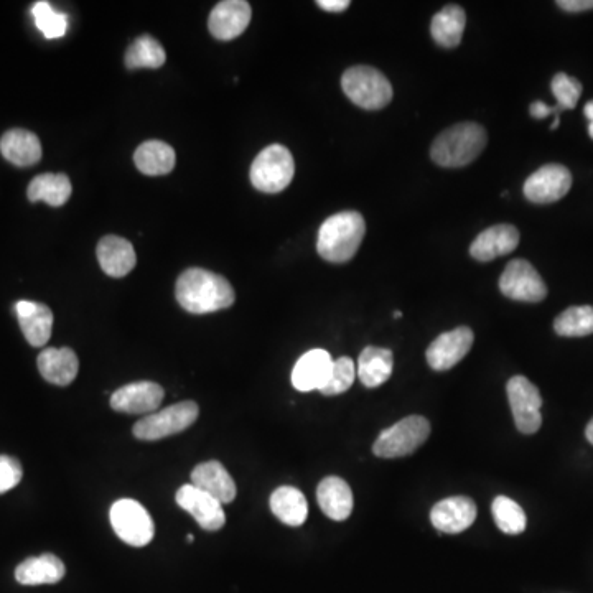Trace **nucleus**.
<instances>
[{
	"label": "nucleus",
	"instance_id": "obj_1",
	"mask_svg": "<svg viewBox=\"0 0 593 593\" xmlns=\"http://www.w3.org/2000/svg\"><path fill=\"white\" fill-rule=\"evenodd\" d=\"M175 297L183 310L195 315H205L229 309L236 300V292L226 277L200 267H192L178 277Z\"/></svg>",
	"mask_w": 593,
	"mask_h": 593
},
{
	"label": "nucleus",
	"instance_id": "obj_2",
	"mask_svg": "<svg viewBox=\"0 0 593 593\" xmlns=\"http://www.w3.org/2000/svg\"><path fill=\"white\" fill-rule=\"evenodd\" d=\"M366 234L365 218L358 211H341L325 220L318 231L317 251L333 264L348 262L358 253Z\"/></svg>",
	"mask_w": 593,
	"mask_h": 593
},
{
	"label": "nucleus",
	"instance_id": "obj_3",
	"mask_svg": "<svg viewBox=\"0 0 593 593\" xmlns=\"http://www.w3.org/2000/svg\"><path fill=\"white\" fill-rule=\"evenodd\" d=\"M488 136L477 122H460L445 129L430 149L435 164L447 169H458L472 164L485 150Z\"/></svg>",
	"mask_w": 593,
	"mask_h": 593
},
{
	"label": "nucleus",
	"instance_id": "obj_4",
	"mask_svg": "<svg viewBox=\"0 0 593 593\" xmlns=\"http://www.w3.org/2000/svg\"><path fill=\"white\" fill-rule=\"evenodd\" d=\"M341 88L351 103L366 111L386 108L393 99V86L373 66H353L341 76Z\"/></svg>",
	"mask_w": 593,
	"mask_h": 593
},
{
	"label": "nucleus",
	"instance_id": "obj_5",
	"mask_svg": "<svg viewBox=\"0 0 593 593\" xmlns=\"http://www.w3.org/2000/svg\"><path fill=\"white\" fill-rule=\"evenodd\" d=\"M295 175L294 157L281 144H272L259 152L251 165V183L259 192L281 193Z\"/></svg>",
	"mask_w": 593,
	"mask_h": 593
},
{
	"label": "nucleus",
	"instance_id": "obj_6",
	"mask_svg": "<svg viewBox=\"0 0 593 593\" xmlns=\"http://www.w3.org/2000/svg\"><path fill=\"white\" fill-rule=\"evenodd\" d=\"M430 424L425 417L409 416L383 430L374 442L373 452L376 457L401 458L421 449L429 439Z\"/></svg>",
	"mask_w": 593,
	"mask_h": 593
},
{
	"label": "nucleus",
	"instance_id": "obj_7",
	"mask_svg": "<svg viewBox=\"0 0 593 593\" xmlns=\"http://www.w3.org/2000/svg\"><path fill=\"white\" fill-rule=\"evenodd\" d=\"M200 407L197 402L185 401L165 407L164 411L154 412L134 425L132 434L144 442L165 439L170 435L182 434L183 430L197 422Z\"/></svg>",
	"mask_w": 593,
	"mask_h": 593
},
{
	"label": "nucleus",
	"instance_id": "obj_8",
	"mask_svg": "<svg viewBox=\"0 0 593 593\" xmlns=\"http://www.w3.org/2000/svg\"><path fill=\"white\" fill-rule=\"evenodd\" d=\"M114 533L132 547H144L154 539V521L149 511L136 500H119L109 513Z\"/></svg>",
	"mask_w": 593,
	"mask_h": 593
},
{
	"label": "nucleus",
	"instance_id": "obj_9",
	"mask_svg": "<svg viewBox=\"0 0 593 593\" xmlns=\"http://www.w3.org/2000/svg\"><path fill=\"white\" fill-rule=\"evenodd\" d=\"M514 424L521 434H536L541 429L542 397L539 389L524 376H514L506 386Z\"/></svg>",
	"mask_w": 593,
	"mask_h": 593
},
{
	"label": "nucleus",
	"instance_id": "obj_10",
	"mask_svg": "<svg viewBox=\"0 0 593 593\" xmlns=\"http://www.w3.org/2000/svg\"><path fill=\"white\" fill-rule=\"evenodd\" d=\"M501 294L518 302L537 304L547 297V287L531 262L514 259L500 277Z\"/></svg>",
	"mask_w": 593,
	"mask_h": 593
},
{
	"label": "nucleus",
	"instance_id": "obj_11",
	"mask_svg": "<svg viewBox=\"0 0 593 593\" xmlns=\"http://www.w3.org/2000/svg\"><path fill=\"white\" fill-rule=\"evenodd\" d=\"M572 187V173L561 164H547L524 183V197L537 205H547L564 198Z\"/></svg>",
	"mask_w": 593,
	"mask_h": 593
},
{
	"label": "nucleus",
	"instance_id": "obj_12",
	"mask_svg": "<svg viewBox=\"0 0 593 593\" xmlns=\"http://www.w3.org/2000/svg\"><path fill=\"white\" fill-rule=\"evenodd\" d=\"M175 501L183 511L192 514L201 529L215 533L225 526L226 514L220 501L215 500L213 496L201 491L192 483L183 485L177 491Z\"/></svg>",
	"mask_w": 593,
	"mask_h": 593
},
{
	"label": "nucleus",
	"instance_id": "obj_13",
	"mask_svg": "<svg viewBox=\"0 0 593 593\" xmlns=\"http://www.w3.org/2000/svg\"><path fill=\"white\" fill-rule=\"evenodd\" d=\"M473 341L472 328L458 327L452 332L442 333L427 348V363L435 371H449L468 355Z\"/></svg>",
	"mask_w": 593,
	"mask_h": 593
},
{
	"label": "nucleus",
	"instance_id": "obj_14",
	"mask_svg": "<svg viewBox=\"0 0 593 593\" xmlns=\"http://www.w3.org/2000/svg\"><path fill=\"white\" fill-rule=\"evenodd\" d=\"M165 391L160 384L139 381L117 389L111 396V407L122 414H154L164 401Z\"/></svg>",
	"mask_w": 593,
	"mask_h": 593
},
{
	"label": "nucleus",
	"instance_id": "obj_15",
	"mask_svg": "<svg viewBox=\"0 0 593 593\" xmlns=\"http://www.w3.org/2000/svg\"><path fill=\"white\" fill-rule=\"evenodd\" d=\"M253 17V9L246 0H225L216 5L208 19L211 35L228 42L238 38L248 29Z\"/></svg>",
	"mask_w": 593,
	"mask_h": 593
},
{
	"label": "nucleus",
	"instance_id": "obj_16",
	"mask_svg": "<svg viewBox=\"0 0 593 593\" xmlns=\"http://www.w3.org/2000/svg\"><path fill=\"white\" fill-rule=\"evenodd\" d=\"M477 505L467 496H452L442 500L430 511V521L435 529L445 534H460L477 519Z\"/></svg>",
	"mask_w": 593,
	"mask_h": 593
},
{
	"label": "nucleus",
	"instance_id": "obj_17",
	"mask_svg": "<svg viewBox=\"0 0 593 593\" xmlns=\"http://www.w3.org/2000/svg\"><path fill=\"white\" fill-rule=\"evenodd\" d=\"M333 360L330 353L325 350H310L295 363L292 371V384L297 391L310 393L320 391L323 384L327 383Z\"/></svg>",
	"mask_w": 593,
	"mask_h": 593
},
{
	"label": "nucleus",
	"instance_id": "obj_18",
	"mask_svg": "<svg viewBox=\"0 0 593 593\" xmlns=\"http://www.w3.org/2000/svg\"><path fill=\"white\" fill-rule=\"evenodd\" d=\"M96 256H98L101 269L108 276L116 277V279L127 276L137 264L134 246L127 239L114 236V234L104 236L99 241Z\"/></svg>",
	"mask_w": 593,
	"mask_h": 593
},
{
	"label": "nucleus",
	"instance_id": "obj_19",
	"mask_svg": "<svg viewBox=\"0 0 593 593\" xmlns=\"http://www.w3.org/2000/svg\"><path fill=\"white\" fill-rule=\"evenodd\" d=\"M518 244L519 231L513 225L491 226L478 234L470 246V254L480 262L493 261L496 257L513 253Z\"/></svg>",
	"mask_w": 593,
	"mask_h": 593
},
{
	"label": "nucleus",
	"instance_id": "obj_20",
	"mask_svg": "<svg viewBox=\"0 0 593 593\" xmlns=\"http://www.w3.org/2000/svg\"><path fill=\"white\" fill-rule=\"evenodd\" d=\"M20 328L30 345L35 348L45 346L52 337L53 313L45 304L20 300L15 304Z\"/></svg>",
	"mask_w": 593,
	"mask_h": 593
},
{
	"label": "nucleus",
	"instance_id": "obj_21",
	"mask_svg": "<svg viewBox=\"0 0 593 593\" xmlns=\"http://www.w3.org/2000/svg\"><path fill=\"white\" fill-rule=\"evenodd\" d=\"M192 485L213 496L221 505H228L238 495V488L223 463L210 460L200 463L192 472Z\"/></svg>",
	"mask_w": 593,
	"mask_h": 593
},
{
	"label": "nucleus",
	"instance_id": "obj_22",
	"mask_svg": "<svg viewBox=\"0 0 593 593\" xmlns=\"http://www.w3.org/2000/svg\"><path fill=\"white\" fill-rule=\"evenodd\" d=\"M38 371L55 386H68L80 371V361L71 348H47L38 355Z\"/></svg>",
	"mask_w": 593,
	"mask_h": 593
},
{
	"label": "nucleus",
	"instance_id": "obj_23",
	"mask_svg": "<svg viewBox=\"0 0 593 593\" xmlns=\"http://www.w3.org/2000/svg\"><path fill=\"white\" fill-rule=\"evenodd\" d=\"M0 152L17 167H32L42 159V144L27 129H10L0 139Z\"/></svg>",
	"mask_w": 593,
	"mask_h": 593
},
{
	"label": "nucleus",
	"instance_id": "obj_24",
	"mask_svg": "<svg viewBox=\"0 0 593 593\" xmlns=\"http://www.w3.org/2000/svg\"><path fill=\"white\" fill-rule=\"evenodd\" d=\"M317 501L323 513L333 521H345L353 511V493L345 480L327 477L317 488Z\"/></svg>",
	"mask_w": 593,
	"mask_h": 593
},
{
	"label": "nucleus",
	"instance_id": "obj_25",
	"mask_svg": "<svg viewBox=\"0 0 593 593\" xmlns=\"http://www.w3.org/2000/svg\"><path fill=\"white\" fill-rule=\"evenodd\" d=\"M65 574V564L53 554L30 557L20 562L15 569V579L22 585L58 584Z\"/></svg>",
	"mask_w": 593,
	"mask_h": 593
},
{
	"label": "nucleus",
	"instance_id": "obj_26",
	"mask_svg": "<svg viewBox=\"0 0 593 593\" xmlns=\"http://www.w3.org/2000/svg\"><path fill=\"white\" fill-rule=\"evenodd\" d=\"M393 351L378 346H368L361 351L358 360V378L366 388L374 389L383 386L393 374Z\"/></svg>",
	"mask_w": 593,
	"mask_h": 593
},
{
	"label": "nucleus",
	"instance_id": "obj_27",
	"mask_svg": "<svg viewBox=\"0 0 593 593\" xmlns=\"http://www.w3.org/2000/svg\"><path fill=\"white\" fill-rule=\"evenodd\" d=\"M467 25V14L458 5H445L439 14L434 15L430 33L440 47L455 48L460 45Z\"/></svg>",
	"mask_w": 593,
	"mask_h": 593
},
{
	"label": "nucleus",
	"instance_id": "obj_28",
	"mask_svg": "<svg viewBox=\"0 0 593 593\" xmlns=\"http://www.w3.org/2000/svg\"><path fill=\"white\" fill-rule=\"evenodd\" d=\"M137 169L149 177H162L175 169V150L162 141H147L134 154Z\"/></svg>",
	"mask_w": 593,
	"mask_h": 593
},
{
	"label": "nucleus",
	"instance_id": "obj_29",
	"mask_svg": "<svg viewBox=\"0 0 593 593\" xmlns=\"http://www.w3.org/2000/svg\"><path fill=\"white\" fill-rule=\"evenodd\" d=\"M271 509L277 519L292 528L302 526L309 516V505L304 493L294 486H281L271 496Z\"/></svg>",
	"mask_w": 593,
	"mask_h": 593
},
{
	"label": "nucleus",
	"instance_id": "obj_30",
	"mask_svg": "<svg viewBox=\"0 0 593 593\" xmlns=\"http://www.w3.org/2000/svg\"><path fill=\"white\" fill-rule=\"evenodd\" d=\"M71 192L73 187L65 173H43L30 182L27 197L32 203L45 201L50 206H63L70 200Z\"/></svg>",
	"mask_w": 593,
	"mask_h": 593
},
{
	"label": "nucleus",
	"instance_id": "obj_31",
	"mask_svg": "<svg viewBox=\"0 0 593 593\" xmlns=\"http://www.w3.org/2000/svg\"><path fill=\"white\" fill-rule=\"evenodd\" d=\"M165 60H167V53L164 47L150 35L137 37L131 47L127 48L126 66L129 70H139V68L157 70L160 66H164Z\"/></svg>",
	"mask_w": 593,
	"mask_h": 593
},
{
	"label": "nucleus",
	"instance_id": "obj_32",
	"mask_svg": "<svg viewBox=\"0 0 593 593\" xmlns=\"http://www.w3.org/2000/svg\"><path fill=\"white\" fill-rule=\"evenodd\" d=\"M554 330L561 337H587L593 333V307H570L554 320Z\"/></svg>",
	"mask_w": 593,
	"mask_h": 593
},
{
	"label": "nucleus",
	"instance_id": "obj_33",
	"mask_svg": "<svg viewBox=\"0 0 593 593\" xmlns=\"http://www.w3.org/2000/svg\"><path fill=\"white\" fill-rule=\"evenodd\" d=\"M491 511H493L496 526L503 533L516 536V534H521L526 529L528 519H526L524 509L508 496H496Z\"/></svg>",
	"mask_w": 593,
	"mask_h": 593
},
{
	"label": "nucleus",
	"instance_id": "obj_34",
	"mask_svg": "<svg viewBox=\"0 0 593 593\" xmlns=\"http://www.w3.org/2000/svg\"><path fill=\"white\" fill-rule=\"evenodd\" d=\"M32 14L37 29L48 40L63 37L68 30V17L57 12L48 2H37L32 7Z\"/></svg>",
	"mask_w": 593,
	"mask_h": 593
},
{
	"label": "nucleus",
	"instance_id": "obj_35",
	"mask_svg": "<svg viewBox=\"0 0 593 593\" xmlns=\"http://www.w3.org/2000/svg\"><path fill=\"white\" fill-rule=\"evenodd\" d=\"M356 379V366L351 358L343 356L333 361L332 371L328 376L327 383L323 384L320 393L323 396H338L348 391Z\"/></svg>",
	"mask_w": 593,
	"mask_h": 593
},
{
	"label": "nucleus",
	"instance_id": "obj_36",
	"mask_svg": "<svg viewBox=\"0 0 593 593\" xmlns=\"http://www.w3.org/2000/svg\"><path fill=\"white\" fill-rule=\"evenodd\" d=\"M552 94L556 96L557 106L565 109H574L579 103L580 94H582V85L579 80L565 73H557L552 80Z\"/></svg>",
	"mask_w": 593,
	"mask_h": 593
},
{
	"label": "nucleus",
	"instance_id": "obj_37",
	"mask_svg": "<svg viewBox=\"0 0 593 593\" xmlns=\"http://www.w3.org/2000/svg\"><path fill=\"white\" fill-rule=\"evenodd\" d=\"M24 477V470L19 460L9 455H0V495L19 485Z\"/></svg>",
	"mask_w": 593,
	"mask_h": 593
},
{
	"label": "nucleus",
	"instance_id": "obj_38",
	"mask_svg": "<svg viewBox=\"0 0 593 593\" xmlns=\"http://www.w3.org/2000/svg\"><path fill=\"white\" fill-rule=\"evenodd\" d=\"M529 113L534 119H544L547 116H556V121H561L559 116H561L562 109L559 106H547L544 101H536V103L531 104V108H529Z\"/></svg>",
	"mask_w": 593,
	"mask_h": 593
},
{
	"label": "nucleus",
	"instance_id": "obj_39",
	"mask_svg": "<svg viewBox=\"0 0 593 593\" xmlns=\"http://www.w3.org/2000/svg\"><path fill=\"white\" fill-rule=\"evenodd\" d=\"M557 5L565 12H585L593 10V0H559Z\"/></svg>",
	"mask_w": 593,
	"mask_h": 593
},
{
	"label": "nucleus",
	"instance_id": "obj_40",
	"mask_svg": "<svg viewBox=\"0 0 593 593\" xmlns=\"http://www.w3.org/2000/svg\"><path fill=\"white\" fill-rule=\"evenodd\" d=\"M317 5L327 12H343L350 7V0H318Z\"/></svg>",
	"mask_w": 593,
	"mask_h": 593
},
{
	"label": "nucleus",
	"instance_id": "obj_41",
	"mask_svg": "<svg viewBox=\"0 0 593 593\" xmlns=\"http://www.w3.org/2000/svg\"><path fill=\"white\" fill-rule=\"evenodd\" d=\"M585 117L589 119L590 126H589V134L590 137L593 139V101H589V103L585 104L584 108Z\"/></svg>",
	"mask_w": 593,
	"mask_h": 593
},
{
	"label": "nucleus",
	"instance_id": "obj_42",
	"mask_svg": "<svg viewBox=\"0 0 593 593\" xmlns=\"http://www.w3.org/2000/svg\"><path fill=\"white\" fill-rule=\"evenodd\" d=\"M585 435H587V440H589L590 444L593 445V419L587 425V429H585Z\"/></svg>",
	"mask_w": 593,
	"mask_h": 593
},
{
	"label": "nucleus",
	"instance_id": "obj_43",
	"mask_svg": "<svg viewBox=\"0 0 593 593\" xmlns=\"http://www.w3.org/2000/svg\"><path fill=\"white\" fill-rule=\"evenodd\" d=\"M193 541H195V537H193V534H188L187 542H190V544H192Z\"/></svg>",
	"mask_w": 593,
	"mask_h": 593
},
{
	"label": "nucleus",
	"instance_id": "obj_44",
	"mask_svg": "<svg viewBox=\"0 0 593 593\" xmlns=\"http://www.w3.org/2000/svg\"><path fill=\"white\" fill-rule=\"evenodd\" d=\"M402 317V313L399 312V310H397V312H394V318H401Z\"/></svg>",
	"mask_w": 593,
	"mask_h": 593
}]
</instances>
